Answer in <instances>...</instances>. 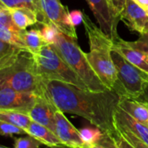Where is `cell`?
Here are the masks:
<instances>
[{
  "label": "cell",
  "instance_id": "obj_1",
  "mask_svg": "<svg viewBox=\"0 0 148 148\" xmlns=\"http://www.w3.org/2000/svg\"><path fill=\"white\" fill-rule=\"evenodd\" d=\"M41 95L64 113L80 116L108 134L116 132L114 114L120 95L114 90L93 92L62 81L42 79Z\"/></svg>",
  "mask_w": 148,
  "mask_h": 148
},
{
  "label": "cell",
  "instance_id": "obj_2",
  "mask_svg": "<svg viewBox=\"0 0 148 148\" xmlns=\"http://www.w3.org/2000/svg\"><path fill=\"white\" fill-rule=\"evenodd\" d=\"M83 24L90 45V51L85 52L86 59L104 85L112 90L118 80L117 70L112 57L113 42L86 14L83 16Z\"/></svg>",
  "mask_w": 148,
  "mask_h": 148
},
{
  "label": "cell",
  "instance_id": "obj_3",
  "mask_svg": "<svg viewBox=\"0 0 148 148\" xmlns=\"http://www.w3.org/2000/svg\"><path fill=\"white\" fill-rule=\"evenodd\" d=\"M4 87L42 94V79L37 72L35 60L30 51H23L12 64L0 71V88Z\"/></svg>",
  "mask_w": 148,
  "mask_h": 148
},
{
  "label": "cell",
  "instance_id": "obj_4",
  "mask_svg": "<svg viewBox=\"0 0 148 148\" xmlns=\"http://www.w3.org/2000/svg\"><path fill=\"white\" fill-rule=\"evenodd\" d=\"M51 45L80 77L90 91L100 92L108 89L89 64L78 39L59 32L55 43Z\"/></svg>",
  "mask_w": 148,
  "mask_h": 148
},
{
  "label": "cell",
  "instance_id": "obj_5",
  "mask_svg": "<svg viewBox=\"0 0 148 148\" xmlns=\"http://www.w3.org/2000/svg\"><path fill=\"white\" fill-rule=\"evenodd\" d=\"M33 58L37 72L42 79L62 81L83 90H89L80 77L51 45H45Z\"/></svg>",
  "mask_w": 148,
  "mask_h": 148
},
{
  "label": "cell",
  "instance_id": "obj_6",
  "mask_svg": "<svg viewBox=\"0 0 148 148\" xmlns=\"http://www.w3.org/2000/svg\"><path fill=\"white\" fill-rule=\"evenodd\" d=\"M112 57L118 76L112 90L120 96L138 99L148 83V73L133 65L113 49Z\"/></svg>",
  "mask_w": 148,
  "mask_h": 148
},
{
  "label": "cell",
  "instance_id": "obj_7",
  "mask_svg": "<svg viewBox=\"0 0 148 148\" xmlns=\"http://www.w3.org/2000/svg\"><path fill=\"white\" fill-rule=\"evenodd\" d=\"M70 12L64 6L60 0H40V16L38 22L41 25L51 23L58 29L78 39L75 26H73L70 20Z\"/></svg>",
  "mask_w": 148,
  "mask_h": 148
},
{
  "label": "cell",
  "instance_id": "obj_8",
  "mask_svg": "<svg viewBox=\"0 0 148 148\" xmlns=\"http://www.w3.org/2000/svg\"><path fill=\"white\" fill-rule=\"evenodd\" d=\"M99 23L100 30L110 38L115 41L118 38L117 27L120 15L112 6L109 0H86Z\"/></svg>",
  "mask_w": 148,
  "mask_h": 148
},
{
  "label": "cell",
  "instance_id": "obj_9",
  "mask_svg": "<svg viewBox=\"0 0 148 148\" xmlns=\"http://www.w3.org/2000/svg\"><path fill=\"white\" fill-rule=\"evenodd\" d=\"M38 95L12 88H0V111H18L28 113L33 106Z\"/></svg>",
  "mask_w": 148,
  "mask_h": 148
},
{
  "label": "cell",
  "instance_id": "obj_10",
  "mask_svg": "<svg viewBox=\"0 0 148 148\" xmlns=\"http://www.w3.org/2000/svg\"><path fill=\"white\" fill-rule=\"evenodd\" d=\"M55 134L62 145L70 148H81L84 143L81 139L79 129L74 126L64 112L57 110L55 113Z\"/></svg>",
  "mask_w": 148,
  "mask_h": 148
},
{
  "label": "cell",
  "instance_id": "obj_11",
  "mask_svg": "<svg viewBox=\"0 0 148 148\" xmlns=\"http://www.w3.org/2000/svg\"><path fill=\"white\" fill-rule=\"evenodd\" d=\"M120 18L131 30L140 34L148 32V14L132 0H126L125 9L120 13Z\"/></svg>",
  "mask_w": 148,
  "mask_h": 148
},
{
  "label": "cell",
  "instance_id": "obj_12",
  "mask_svg": "<svg viewBox=\"0 0 148 148\" xmlns=\"http://www.w3.org/2000/svg\"><path fill=\"white\" fill-rule=\"evenodd\" d=\"M57 108L45 97L38 95L36 101L28 112L32 121L46 126L52 132L55 131V113Z\"/></svg>",
  "mask_w": 148,
  "mask_h": 148
},
{
  "label": "cell",
  "instance_id": "obj_13",
  "mask_svg": "<svg viewBox=\"0 0 148 148\" xmlns=\"http://www.w3.org/2000/svg\"><path fill=\"white\" fill-rule=\"evenodd\" d=\"M114 125L115 128H122L131 132L148 145V126L136 120L121 109L119 105L114 114Z\"/></svg>",
  "mask_w": 148,
  "mask_h": 148
},
{
  "label": "cell",
  "instance_id": "obj_14",
  "mask_svg": "<svg viewBox=\"0 0 148 148\" xmlns=\"http://www.w3.org/2000/svg\"><path fill=\"white\" fill-rule=\"evenodd\" d=\"M112 49L121 54L127 61L132 63L133 65L141 69L142 71L148 73V54L130 46L127 41L120 38L119 37L113 41Z\"/></svg>",
  "mask_w": 148,
  "mask_h": 148
},
{
  "label": "cell",
  "instance_id": "obj_15",
  "mask_svg": "<svg viewBox=\"0 0 148 148\" xmlns=\"http://www.w3.org/2000/svg\"><path fill=\"white\" fill-rule=\"evenodd\" d=\"M119 106L138 122L148 126V104L137 99L120 96Z\"/></svg>",
  "mask_w": 148,
  "mask_h": 148
},
{
  "label": "cell",
  "instance_id": "obj_16",
  "mask_svg": "<svg viewBox=\"0 0 148 148\" xmlns=\"http://www.w3.org/2000/svg\"><path fill=\"white\" fill-rule=\"evenodd\" d=\"M26 132L28 135L36 138L43 145H45L48 147H55L62 145L61 141L54 132L37 122L32 121L28 129L26 130Z\"/></svg>",
  "mask_w": 148,
  "mask_h": 148
},
{
  "label": "cell",
  "instance_id": "obj_17",
  "mask_svg": "<svg viewBox=\"0 0 148 148\" xmlns=\"http://www.w3.org/2000/svg\"><path fill=\"white\" fill-rule=\"evenodd\" d=\"M117 148H148V145L131 132L116 128V132L110 134Z\"/></svg>",
  "mask_w": 148,
  "mask_h": 148
},
{
  "label": "cell",
  "instance_id": "obj_18",
  "mask_svg": "<svg viewBox=\"0 0 148 148\" xmlns=\"http://www.w3.org/2000/svg\"><path fill=\"white\" fill-rule=\"evenodd\" d=\"M13 24L20 30H26L27 27L38 23L37 13L27 7H15L9 9Z\"/></svg>",
  "mask_w": 148,
  "mask_h": 148
},
{
  "label": "cell",
  "instance_id": "obj_19",
  "mask_svg": "<svg viewBox=\"0 0 148 148\" xmlns=\"http://www.w3.org/2000/svg\"><path fill=\"white\" fill-rule=\"evenodd\" d=\"M23 51L26 50L0 39V71L12 64Z\"/></svg>",
  "mask_w": 148,
  "mask_h": 148
},
{
  "label": "cell",
  "instance_id": "obj_20",
  "mask_svg": "<svg viewBox=\"0 0 148 148\" xmlns=\"http://www.w3.org/2000/svg\"><path fill=\"white\" fill-rule=\"evenodd\" d=\"M0 120L12 124L25 131L28 129L32 121L28 113L18 111H0Z\"/></svg>",
  "mask_w": 148,
  "mask_h": 148
},
{
  "label": "cell",
  "instance_id": "obj_21",
  "mask_svg": "<svg viewBox=\"0 0 148 148\" xmlns=\"http://www.w3.org/2000/svg\"><path fill=\"white\" fill-rule=\"evenodd\" d=\"M22 37L26 50L30 51L32 55L38 53L41 48L45 45L42 38L40 30L38 29H32L29 31L25 30Z\"/></svg>",
  "mask_w": 148,
  "mask_h": 148
},
{
  "label": "cell",
  "instance_id": "obj_22",
  "mask_svg": "<svg viewBox=\"0 0 148 148\" xmlns=\"http://www.w3.org/2000/svg\"><path fill=\"white\" fill-rule=\"evenodd\" d=\"M24 31L25 30H20L18 28H12L4 25H0V39L26 50L22 37Z\"/></svg>",
  "mask_w": 148,
  "mask_h": 148
},
{
  "label": "cell",
  "instance_id": "obj_23",
  "mask_svg": "<svg viewBox=\"0 0 148 148\" xmlns=\"http://www.w3.org/2000/svg\"><path fill=\"white\" fill-rule=\"evenodd\" d=\"M84 145H93L99 142L104 136V132L99 127L86 126L79 130Z\"/></svg>",
  "mask_w": 148,
  "mask_h": 148
},
{
  "label": "cell",
  "instance_id": "obj_24",
  "mask_svg": "<svg viewBox=\"0 0 148 148\" xmlns=\"http://www.w3.org/2000/svg\"><path fill=\"white\" fill-rule=\"evenodd\" d=\"M8 9L15 7H27L37 13L38 22L40 16V0H1Z\"/></svg>",
  "mask_w": 148,
  "mask_h": 148
},
{
  "label": "cell",
  "instance_id": "obj_25",
  "mask_svg": "<svg viewBox=\"0 0 148 148\" xmlns=\"http://www.w3.org/2000/svg\"><path fill=\"white\" fill-rule=\"evenodd\" d=\"M42 38L45 45H53L58 38L59 33V30L56 25L51 23H47L42 25V28L40 30Z\"/></svg>",
  "mask_w": 148,
  "mask_h": 148
},
{
  "label": "cell",
  "instance_id": "obj_26",
  "mask_svg": "<svg viewBox=\"0 0 148 148\" xmlns=\"http://www.w3.org/2000/svg\"><path fill=\"white\" fill-rule=\"evenodd\" d=\"M16 134H27L26 131L8 122L0 120V136L12 138Z\"/></svg>",
  "mask_w": 148,
  "mask_h": 148
},
{
  "label": "cell",
  "instance_id": "obj_27",
  "mask_svg": "<svg viewBox=\"0 0 148 148\" xmlns=\"http://www.w3.org/2000/svg\"><path fill=\"white\" fill-rule=\"evenodd\" d=\"M41 145L43 144L39 140L28 134L14 139V148H41Z\"/></svg>",
  "mask_w": 148,
  "mask_h": 148
},
{
  "label": "cell",
  "instance_id": "obj_28",
  "mask_svg": "<svg viewBox=\"0 0 148 148\" xmlns=\"http://www.w3.org/2000/svg\"><path fill=\"white\" fill-rule=\"evenodd\" d=\"M81 148H117L112 136L106 132L104 133L103 138L93 145H84Z\"/></svg>",
  "mask_w": 148,
  "mask_h": 148
},
{
  "label": "cell",
  "instance_id": "obj_29",
  "mask_svg": "<svg viewBox=\"0 0 148 148\" xmlns=\"http://www.w3.org/2000/svg\"><path fill=\"white\" fill-rule=\"evenodd\" d=\"M127 44L130 46L138 49L148 54V32L140 34V37L135 41H132V42L127 41Z\"/></svg>",
  "mask_w": 148,
  "mask_h": 148
},
{
  "label": "cell",
  "instance_id": "obj_30",
  "mask_svg": "<svg viewBox=\"0 0 148 148\" xmlns=\"http://www.w3.org/2000/svg\"><path fill=\"white\" fill-rule=\"evenodd\" d=\"M70 20L73 26L79 25L81 23H83V16L84 13L79 10H74L70 12Z\"/></svg>",
  "mask_w": 148,
  "mask_h": 148
},
{
  "label": "cell",
  "instance_id": "obj_31",
  "mask_svg": "<svg viewBox=\"0 0 148 148\" xmlns=\"http://www.w3.org/2000/svg\"><path fill=\"white\" fill-rule=\"evenodd\" d=\"M0 25H4L12 28H18L14 24L12 19L11 12L10 10H7L2 13H0Z\"/></svg>",
  "mask_w": 148,
  "mask_h": 148
},
{
  "label": "cell",
  "instance_id": "obj_32",
  "mask_svg": "<svg viewBox=\"0 0 148 148\" xmlns=\"http://www.w3.org/2000/svg\"><path fill=\"white\" fill-rule=\"evenodd\" d=\"M109 1L111 2L112 6L115 8V10L119 12V14L120 15V13L125 9L126 0H109Z\"/></svg>",
  "mask_w": 148,
  "mask_h": 148
},
{
  "label": "cell",
  "instance_id": "obj_33",
  "mask_svg": "<svg viewBox=\"0 0 148 148\" xmlns=\"http://www.w3.org/2000/svg\"><path fill=\"white\" fill-rule=\"evenodd\" d=\"M137 99H138L140 101H143V102H145V103L148 104V83L146 84V86H145L142 94Z\"/></svg>",
  "mask_w": 148,
  "mask_h": 148
},
{
  "label": "cell",
  "instance_id": "obj_34",
  "mask_svg": "<svg viewBox=\"0 0 148 148\" xmlns=\"http://www.w3.org/2000/svg\"><path fill=\"white\" fill-rule=\"evenodd\" d=\"M132 1L145 11L148 9V0H132Z\"/></svg>",
  "mask_w": 148,
  "mask_h": 148
},
{
  "label": "cell",
  "instance_id": "obj_35",
  "mask_svg": "<svg viewBox=\"0 0 148 148\" xmlns=\"http://www.w3.org/2000/svg\"><path fill=\"white\" fill-rule=\"evenodd\" d=\"M7 10H9L8 8H7V6L0 0V13H2V12H5V11H7Z\"/></svg>",
  "mask_w": 148,
  "mask_h": 148
},
{
  "label": "cell",
  "instance_id": "obj_36",
  "mask_svg": "<svg viewBox=\"0 0 148 148\" xmlns=\"http://www.w3.org/2000/svg\"><path fill=\"white\" fill-rule=\"evenodd\" d=\"M68 146H65L64 145H58V146H55V147H50V148H67Z\"/></svg>",
  "mask_w": 148,
  "mask_h": 148
},
{
  "label": "cell",
  "instance_id": "obj_37",
  "mask_svg": "<svg viewBox=\"0 0 148 148\" xmlns=\"http://www.w3.org/2000/svg\"><path fill=\"white\" fill-rule=\"evenodd\" d=\"M0 148H9V147H5V146H2V145H0Z\"/></svg>",
  "mask_w": 148,
  "mask_h": 148
},
{
  "label": "cell",
  "instance_id": "obj_38",
  "mask_svg": "<svg viewBox=\"0 0 148 148\" xmlns=\"http://www.w3.org/2000/svg\"><path fill=\"white\" fill-rule=\"evenodd\" d=\"M146 12H147V14H148V9L146 10Z\"/></svg>",
  "mask_w": 148,
  "mask_h": 148
}]
</instances>
